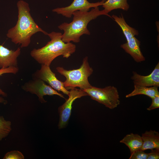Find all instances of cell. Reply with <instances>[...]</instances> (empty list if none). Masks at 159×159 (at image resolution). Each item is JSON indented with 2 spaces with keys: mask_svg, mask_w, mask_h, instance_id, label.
I'll list each match as a JSON object with an SVG mask.
<instances>
[{
  "mask_svg": "<svg viewBox=\"0 0 159 159\" xmlns=\"http://www.w3.org/2000/svg\"><path fill=\"white\" fill-rule=\"evenodd\" d=\"M18 19L16 24L9 29L6 36L16 44L21 45V48L28 47L32 36L38 32L46 35L48 33L35 22L30 13L29 4L23 0L18 1L16 4Z\"/></svg>",
  "mask_w": 159,
  "mask_h": 159,
  "instance_id": "cell-1",
  "label": "cell"
},
{
  "mask_svg": "<svg viewBox=\"0 0 159 159\" xmlns=\"http://www.w3.org/2000/svg\"><path fill=\"white\" fill-rule=\"evenodd\" d=\"M73 20L69 23L64 22L58 26L63 30L62 40L65 43L71 41L75 43L80 42V37L83 34L90 35V33L87 28L90 22L98 16L105 15L112 18L111 16L103 9L100 10L98 7L93 8L89 11H77L74 12Z\"/></svg>",
  "mask_w": 159,
  "mask_h": 159,
  "instance_id": "cell-2",
  "label": "cell"
},
{
  "mask_svg": "<svg viewBox=\"0 0 159 159\" xmlns=\"http://www.w3.org/2000/svg\"><path fill=\"white\" fill-rule=\"evenodd\" d=\"M62 33L52 32L48 33L50 39L45 45L40 48H34L30 52L31 56L41 65L50 66L57 57L62 56L67 58L74 53L76 45L71 42L65 43L62 39Z\"/></svg>",
  "mask_w": 159,
  "mask_h": 159,
  "instance_id": "cell-3",
  "label": "cell"
},
{
  "mask_svg": "<svg viewBox=\"0 0 159 159\" xmlns=\"http://www.w3.org/2000/svg\"><path fill=\"white\" fill-rule=\"evenodd\" d=\"M56 69L58 73L66 78L63 83L64 87L67 90L76 87L84 90L92 86L88 81V78L92 74L93 70L89 64L87 57L83 59L82 64L78 69L67 70L58 67Z\"/></svg>",
  "mask_w": 159,
  "mask_h": 159,
  "instance_id": "cell-4",
  "label": "cell"
},
{
  "mask_svg": "<svg viewBox=\"0 0 159 159\" xmlns=\"http://www.w3.org/2000/svg\"><path fill=\"white\" fill-rule=\"evenodd\" d=\"M83 90L91 99L110 109L115 108L120 104L119 93L117 88L114 86H109L100 88L92 86Z\"/></svg>",
  "mask_w": 159,
  "mask_h": 159,
  "instance_id": "cell-5",
  "label": "cell"
},
{
  "mask_svg": "<svg viewBox=\"0 0 159 159\" xmlns=\"http://www.w3.org/2000/svg\"><path fill=\"white\" fill-rule=\"evenodd\" d=\"M22 89L26 92L37 95L39 101L41 103L47 102L43 97L46 95H57L65 99L64 96L47 85L45 82L39 79L33 78L26 82L22 86Z\"/></svg>",
  "mask_w": 159,
  "mask_h": 159,
  "instance_id": "cell-6",
  "label": "cell"
},
{
  "mask_svg": "<svg viewBox=\"0 0 159 159\" xmlns=\"http://www.w3.org/2000/svg\"><path fill=\"white\" fill-rule=\"evenodd\" d=\"M68 96L69 98L65 99L64 103L58 108L59 117L58 127L59 129L65 127L67 125L71 115L74 102L77 99L88 95L83 90L74 88L70 90Z\"/></svg>",
  "mask_w": 159,
  "mask_h": 159,
  "instance_id": "cell-7",
  "label": "cell"
},
{
  "mask_svg": "<svg viewBox=\"0 0 159 159\" xmlns=\"http://www.w3.org/2000/svg\"><path fill=\"white\" fill-rule=\"evenodd\" d=\"M106 0L95 3H90L87 0H73L69 6L53 9L52 11L67 18H71L73 13L77 11H89L91 8L102 6Z\"/></svg>",
  "mask_w": 159,
  "mask_h": 159,
  "instance_id": "cell-8",
  "label": "cell"
},
{
  "mask_svg": "<svg viewBox=\"0 0 159 159\" xmlns=\"http://www.w3.org/2000/svg\"><path fill=\"white\" fill-rule=\"evenodd\" d=\"M33 78L42 80L57 91H61L68 95L69 93V91L64 87L63 82L57 78L49 66L42 64L40 69L33 74Z\"/></svg>",
  "mask_w": 159,
  "mask_h": 159,
  "instance_id": "cell-9",
  "label": "cell"
},
{
  "mask_svg": "<svg viewBox=\"0 0 159 159\" xmlns=\"http://www.w3.org/2000/svg\"><path fill=\"white\" fill-rule=\"evenodd\" d=\"M131 79L133 81L134 85L147 87L154 86L159 87V63H158L150 74L143 76L134 71Z\"/></svg>",
  "mask_w": 159,
  "mask_h": 159,
  "instance_id": "cell-10",
  "label": "cell"
},
{
  "mask_svg": "<svg viewBox=\"0 0 159 159\" xmlns=\"http://www.w3.org/2000/svg\"><path fill=\"white\" fill-rule=\"evenodd\" d=\"M21 49L10 50L0 45V68H6L10 66L18 67L17 58L20 54Z\"/></svg>",
  "mask_w": 159,
  "mask_h": 159,
  "instance_id": "cell-11",
  "label": "cell"
},
{
  "mask_svg": "<svg viewBox=\"0 0 159 159\" xmlns=\"http://www.w3.org/2000/svg\"><path fill=\"white\" fill-rule=\"evenodd\" d=\"M140 42L135 37L127 42L121 45L120 47L129 54L136 62H140L145 60L140 48Z\"/></svg>",
  "mask_w": 159,
  "mask_h": 159,
  "instance_id": "cell-12",
  "label": "cell"
},
{
  "mask_svg": "<svg viewBox=\"0 0 159 159\" xmlns=\"http://www.w3.org/2000/svg\"><path fill=\"white\" fill-rule=\"evenodd\" d=\"M143 145L141 150L159 149V133L155 130L146 131L141 136Z\"/></svg>",
  "mask_w": 159,
  "mask_h": 159,
  "instance_id": "cell-13",
  "label": "cell"
},
{
  "mask_svg": "<svg viewBox=\"0 0 159 159\" xmlns=\"http://www.w3.org/2000/svg\"><path fill=\"white\" fill-rule=\"evenodd\" d=\"M120 142L124 144L128 147L130 154L141 150L143 143L141 136L133 133L126 135Z\"/></svg>",
  "mask_w": 159,
  "mask_h": 159,
  "instance_id": "cell-14",
  "label": "cell"
},
{
  "mask_svg": "<svg viewBox=\"0 0 159 159\" xmlns=\"http://www.w3.org/2000/svg\"><path fill=\"white\" fill-rule=\"evenodd\" d=\"M111 17L121 29L127 41L135 36L138 35V31L134 28L130 26L127 23L122 14L121 16H119L113 14Z\"/></svg>",
  "mask_w": 159,
  "mask_h": 159,
  "instance_id": "cell-15",
  "label": "cell"
},
{
  "mask_svg": "<svg viewBox=\"0 0 159 159\" xmlns=\"http://www.w3.org/2000/svg\"><path fill=\"white\" fill-rule=\"evenodd\" d=\"M134 89L130 93L126 95L125 97H130L137 95H146L151 99L159 95L157 86L147 87L134 85Z\"/></svg>",
  "mask_w": 159,
  "mask_h": 159,
  "instance_id": "cell-16",
  "label": "cell"
},
{
  "mask_svg": "<svg viewBox=\"0 0 159 159\" xmlns=\"http://www.w3.org/2000/svg\"><path fill=\"white\" fill-rule=\"evenodd\" d=\"M127 0H107L104 2L102 6L107 14L112 10L117 9L127 11L129 8V5Z\"/></svg>",
  "mask_w": 159,
  "mask_h": 159,
  "instance_id": "cell-17",
  "label": "cell"
},
{
  "mask_svg": "<svg viewBox=\"0 0 159 159\" xmlns=\"http://www.w3.org/2000/svg\"><path fill=\"white\" fill-rule=\"evenodd\" d=\"M11 130V122L0 116V141L6 137Z\"/></svg>",
  "mask_w": 159,
  "mask_h": 159,
  "instance_id": "cell-18",
  "label": "cell"
},
{
  "mask_svg": "<svg viewBox=\"0 0 159 159\" xmlns=\"http://www.w3.org/2000/svg\"><path fill=\"white\" fill-rule=\"evenodd\" d=\"M24 157L22 153L18 150H12L6 153L3 159H24Z\"/></svg>",
  "mask_w": 159,
  "mask_h": 159,
  "instance_id": "cell-19",
  "label": "cell"
},
{
  "mask_svg": "<svg viewBox=\"0 0 159 159\" xmlns=\"http://www.w3.org/2000/svg\"><path fill=\"white\" fill-rule=\"evenodd\" d=\"M148 155V153H145L143 150H139L131 154L129 159H147Z\"/></svg>",
  "mask_w": 159,
  "mask_h": 159,
  "instance_id": "cell-20",
  "label": "cell"
},
{
  "mask_svg": "<svg viewBox=\"0 0 159 159\" xmlns=\"http://www.w3.org/2000/svg\"><path fill=\"white\" fill-rule=\"evenodd\" d=\"M18 67L10 66L6 68H1L0 69V76L5 73H12L16 74L19 71ZM1 90L0 88V90Z\"/></svg>",
  "mask_w": 159,
  "mask_h": 159,
  "instance_id": "cell-21",
  "label": "cell"
},
{
  "mask_svg": "<svg viewBox=\"0 0 159 159\" xmlns=\"http://www.w3.org/2000/svg\"><path fill=\"white\" fill-rule=\"evenodd\" d=\"M152 102L151 105L147 108L148 111H150L159 107V95L152 99Z\"/></svg>",
  "mask_w": 159,
  "mask_h": 159,
  "instance_id": "cell-22",
  "label": "cell"
},
{
  "mask_svg": "<svg viewBox=\"0 0 159 159\" xmlns=\"http://www.w3.org/2000/svg\"><path fill=\"white\" fill-rule=\"evenodd\" d=\"M151 151L148 153L147 159H159V149H153Z\"/></svg>",
  "mask_w": 159,
  "mask_h": 159,
  "instance_id": "cell-23",
  "label": "cell"
},
{
  "mask_svg": "<svg viewBox=\"0 0 159 159\" xmlns=\"http://www.w3.org/2000/svg\"><path fill=\"white\" fill-rule=\"evenodd\" d=\"M2 95L4 96H6V94L1 90H0V95ZM6 101L2 97L0 96V103H5Z\"/></svg>",
  "mask_w": 159,
  "mask_h": 159,
  "instance_id": "cell-24",
  "label": "cell"
}]
</instances>
